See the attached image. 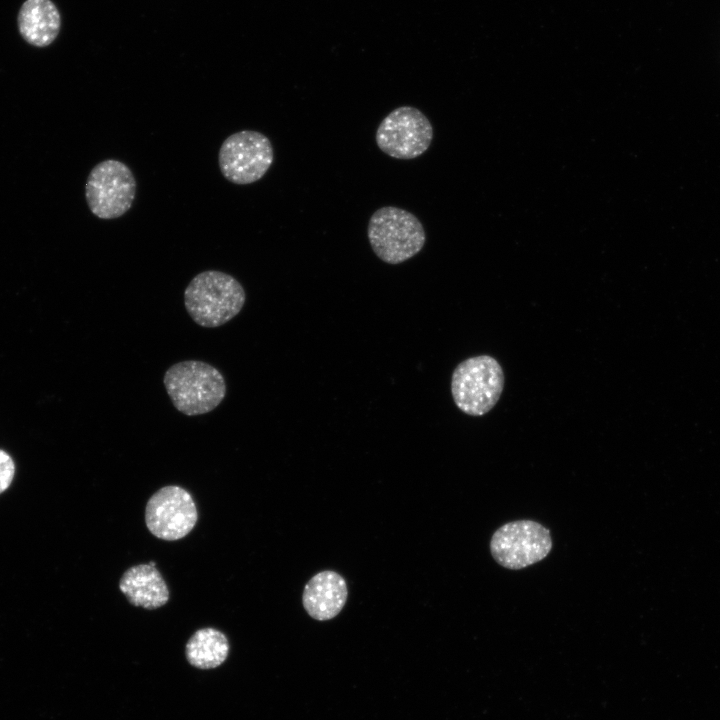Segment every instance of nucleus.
Listing matches in <instances>:
<instances>
[{
  "instance_id": "1",
  "label": "nucleus",
  "mask_w": 720,
  "mask_h": 720,
  "mask_svg": "<svg viewBox=\"0 0 720 720\" xmlns=\"http://www.w3.org/2000/svg\"><path fill=\"white\" fill-rule=\"evenodd\" d=\"M246 300L243 286L233 276L207 270L198 273L184 291V305L192 320L206 328L224 325L239 314Z\"/></svg>"
},
{
  "instance_id": "2",
  "label": "nucleus",
  "mask_w": 720,
  "mask_h": 720,
  "mask_svg": "<svg viewBox=\"0 0 720 720\" xmlns=\"http://www.w3.org/2000/svg\"><path fill=\"white\" fill-rule=\"evenodd\" d=\"M163 383L174 407L186 416L211 412L226 395L221 372L199 360L173 364L166 370Z\"/></svg>"
},
{
  "instance_id": "3",
  "label": "nucleus",
  "mask_w": 720,
  "mask_h": 720,
  "mask_svg": "<svg viewBox=\"0 0 720 720\" xmlns=\"http://www.w3.org/2000/svg\"><path fill=\"white\" fill-rule=\"evenodd\" d=\"M367 236L376 256L388 264L412 258L426 241L421 221L413 213L394 206L381 207L372 214Z\"/></svg>"
},
{
  "instance_id": "4",
  "label": "nucleus",
  "mask_w": 720,
  "mask_h": 720,
  "mask_svg": "<svg viewBox=\"0 0 720 720\" xmlns=\"http://www.w3.org/2000/svg\"><path fill=\"white\" fill-rule=\"evenodd\" d=\"M503 388L502 367L489 355L474 356L460 362L452 374L454 403L470 416L488 413L497 404Z\"/></svg>"
},
{
  "instance_id": "5",
  "label": "nucleus",
  "mask_w": 720,
  "mask_h": 720,
  "mask_svg": "<svg viewBox=\"0 0 720 720\" xmlns=\"http://www.w3.org/2000/svg\"><path fill=\"white\" fill-rule=\"evenodd\" d=\"M136 180L131 169L116 159H106L93 167L85 186L90 211L100 219H115L131 208Z\"/></svg>"
},
{
  "instance_id": "6",
  "label": "nucleus",
  "mask_w": 720,
  "mask_h": 720,
  "mask_svg": "<svg viewBox=\"0 0 720 720\" xmlns=\"http://www.w3.org/2000/svg\"><path fill=\"white\" fill-rule=\"evenodd\" d=\"M550 531L534 520H516L499 527L490 540L494 560L511 570L533 565L550 553Z\"/></svg>"
},
{
  "instance_id": "7",
  "label": "nucleus",
  "mask_w": 720,
  "mask_h": 720,
  "mask_svg": "<svg viewBox=\"0 0 720 720\" xmlns=\"http://www.w3.org/2000/svg\"><path fill=\"white\" fill-rule=\"evenodd\" d=\"M273 159L271 141L254 130H242L228 136L218 154L222 175L238 185L260 180L271 167Z\"/></svg>"
},
{
  "instance_id": "8",
  "label": "nucleus",
  "mask_w": 720,
  "mask_h": 720,
  "mask_svg": "<svg viewBox=\"0 0 720 720\" xmlns=\"http://www.w3.org/2000/svg\"><path fill=\"white\" fill-rule=\"evenodd\" d=\"M375 139L378 148L388 156L410 160L428 150L433 139V127L419 109L400 106L380 122Z\"/></svg>"
},
{
  "instance_id": "9",
  "label": "nucleus",
  "mask_w": 720,
  "mask_h": 720,
  "mask_svg": "<svg viewBox=\"0 0 720 720\" xmlns=\"http://www.w3.org/2000/svg\"><path fill=\"white\" fill-rule=\"evenodd\" d=\"M198 512L191 494L179 486H164L147 501L145 523L155 537L175 541L194 528Z\"/></svg>"
},
{
  "instance_id": "10",
  "label": "nucleus",
  "mask_w": 720,
  "mask_h": 720,
  "mask_svg": "<svg viewBox=\"0 0 720 720\" xmlns=\"http://www.w3.org/2000/svg\"><path fill=\"white\" fill-rule=\"evenodd\" d=\"M348 597L345 579L331 570L321 571L306 583L302 603L310 617L326 621L336 617Z\"/></svg>"
},
{
  "instance_id": "11",
  "label": "nucleus",
  "mask_w": 720,
  "mask_h": 720,
  "mask_svg": "<svg viewBox=\"0 0 720 720\" xmlns=\"http://www.w3.org/2000/svg\"><path fill=\"white\" fill-rule=\"evenodd\" d=\"M119 589L131 605L148 610L160 608L169 600L165 580L149 563L128 568L120 578Z\"/></svg>"
},
{
  "instance_id": "12",
  "label": "nucleus",
  "mask_w": 720,
  "mask_h": 720,
  "mask_svg": "<svg viewBox=\"0 0 720 720\" xmlns=\"http://www.w3.org/2000/svg\"><path fill=\"white\" fill-rule=\"evenodd\" d=\"M22 38L32 46L46 47L57 38L61 17L51 0H26L18 13Z\"/></svg>"
},
{
  "instance_id": "13",
  "label": "nucleus",
  "mask_w": 720,
  "mask_h": 720,
  "mask_svg": "<svg viewBox=\"0 0 720 720\" xmlns=\"http://www.w3.org/2000/svg\"><path fill=\"white\" fill-rule=\"evenodd\" d=\"M229 653V642L224 633L215 628L197 630L185 646L187 661L199 669L220 666Z\"/></svg>"
},
{
  "instance_id": "14",
  "label": "nucleus",
  "mask_w": 720,
  "mask_h": 720,
  "mask_svg": "<svg viewBox=\"0 0 720 720\" xmlns=\"http://www.w3.org/2000/svg\"><path fill=\"white\" fill-rule=\"evenodd\" d=\"M15 475V464L11 456L0 449V494L11 485Z\"/></svg>"
},
{
  "instance_id": "15",
  "label": "nucleus",
  "mask_w": 720,
  "mask_h": 720,
  "mask_svg": "<svg viewBox=\"0 0 720 720\" xmlns=\"http://www.w3.org/2000/svg\"><path fill=\"white\" fill-rule=\"evenodd\" d=\"M149 564L152 566H156L155 562H153V561H150Z\"/></svg>"
}]
</instances>
